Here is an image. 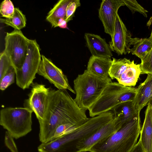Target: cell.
<instances>
[{
	"mask_svg": "<svg viewBox=\"0 0 152 152\" xmlns=\"http://www.w3.org/2000/svg\"><path fill=\"white\" fill-rule=\"evenodd\" d=\"M86 111L80 109L66 90L50 89L43 119L39 121L41 143L53 140L59 125L70 124L79 126L88 119Z\"/></svg>",
	"mask_w": 152,
	"mask_h": 152,
	"instance_id": "6da1fadb",
	"label": "cell"
},
{
	"mask_svg": "<svg viewBox=\"0 0 152 152\" xmlns=\"http://www.w3.org/2000/svg\"><path fill=\"white\" fill-rule=\"evenodd\" d=\"M114 118L110 111L88 118L85 123L70 132L45 143L38 147V152H79L78 147L100 127Z\"/></svg>",
	"mask_w": 152,
	"mask_h": 152,
	"instance_id": "7a4b0ae2",
	"label": "cell"
},
{
	"mask_svg": "<svg viewBox=\"0 0 152 152\" xmlns=\"http://www.w3.org/2000/svg\"><path fill=\"white\" fill-rule=\"evenodd\" d=\"M140 115L111 135L93 146L90 152H132L137 143L141 129Z\"/></svg>",
	"mask_w": 152,
	"mask_h": 152,
	"instance_id": "3957f363",
	"label": "cell"
},
{
	"mask_svg": "<svg viewBox=\"0 0 152 152\" xmlns=\"http://www.w3.org/2000/svg\"><path fill=\"white\" fill-rule=\"evenodd\" d=\"M76 97L74 100L81 109L86 111L97 101L111 79H102L87 69L74 80Z\"/></svg>",
	"mask_w": 152,
	"mask_h": 152,
	"instance_id": "277c9868",
	"label": "cell"
},
{
	"mask_svg": "<svg viewBox=\"0 0 152 152\" xmlns=\"http://www.w3.org/2000/svg\"><path fill=\"white\" fill-rule=\"evenodd\" d=\"M136 90V88L125 86L118 82L109 83L99 98L88 109L90 116L95 117L113 110L122 103L132 101Z\"/></svg>",
	"mask_w": 152,
	"mask_h": 152,
	"instance_id": "5b68a950",
	"label": "cell"
},
{
	"mask_svg": "<svg viewBox=\"0 0 152 152\" xmlns=\"http://www.w3.org/2000/svg\"><path fill=\"white\" fill-rule=\"evenodd\" d=\"M33 111L28 107H7L0 112V124L16 139L32 130Z\"/></svg>",
	"mask_w": 152,
	"mask_h": 152,
	"instance_id": "8992f818",
	"label": "cell"
},
{
	"mask_svg": "<svg viewBox=\"0 0 152 152\" xmlns=\"http://www.w3.org/2000/svg\"><path fill=\"white\" fill-rule=\"evenodd\" d=\"M39 46L35 40L29 39L28 52L21 68L15 72L16 84L23 90L33 83L41 60Z\"/></svg>",
	"mask_w": 152,
	"mask_h": 152,
	"instance_id": "52a82bcc",
	"label": "cell"
},
{
	"mask_svg": "<svg viewBox=\"0 0 152 152\" xmlns=\"http://www.w3.org/2000/svg\"><path fill=\"white\" fill-rule=\"evenodd\" d=\"M4 51L8 56L15 72L20 69L27 55L29 39L19 30L7 32L5 38Z\"/></svg>",
	"mask_w": 152,
	"mask_h": 152,
	"instance_id": "ba28073f",
	"label": "cell"
},
{
	"mask_svg": "<svg viewBox=\"0 0 152 152\" xmlns=\"http://www.w3.org/2000/svg\"><path fill=\"white\" fill-rule=\"evenodd\" d=\"M37 74L48 80L58 90L67 89L75 94V90L70 86L66 76L62 70L43 55H42Z\"/></svg>",
	"mask_w": 152,
	"mask_h": 152,
	"instance_id": "9c48e42d",
	"label": "cell"
},
{
	"mask_svg": "<svg viewBox=\"0 0 152 152\" xmlns=\"http://www.w3.org/2000/svg\"><path fill=\"white\" fill-rule=\"evenodd\" d=\"M135 37L132 38L131 33L117 14L114 31L109 45L111 51L118 55H126L131 53L130 47L133 45Z\"/></svg>",
	"mask_w": 152,
	"mask_h": 152,
	"instance_id": "30bf717a",
	"label": "cell"
},
{
	"mask_svg": "<svg viewBox=\"0 0 152 152\" xmlns=\"http://www.w3.org/2000/svg\"><path fill=\"white\" fill-rule=\"evenodd\" d=\"M31 86L32 88L28 98L25 101L24 106L32 111L39 121L43 119L50 88L37 83H33Z\"/></svg>",
	"mask_w": 152,
	"mask_h": 152,
	"instance_id": "8fae6325",
	"label": "cell"
},
{
	"mask_svg": "<svg viewBox=\"0 0 152 152\" xmlns=\"http://www.w3.org/2000/svg\"><path fill=\"white\" fill-rule=\"evenodd\" d=\"M125 4L122 0H103L99 10V17L104 32L111 37L113 35L116 15L119 8Z\"/></svg>",
	"mask_w": 152,
	"mask_h": 152,
	"instance_id": "7c38bea8",
	"label": "cell"
},
{
	"mask_svg": "<svg viewBox=\"0 0 152 152\" xmlns=\"http://www.w3.org/2000/svg\"><path fill=\"white\" fill-rule=\"evenodd\" d=\"M84 38L86 46L92 56L107 58H111L113 56L109 45L99 36L85 33Z\"/></svg>",
	"mask_w": 152,
	"mask_h": 152,
	"instance_id": "4fadbf2b",
	"label": "cell"
},
{
	"mask_svg": "<svg viewBox=\"0 0 152 152\" xmlns=\"http://www.w3.org/2000/svg\"><path fill=\"white\" fill-rule=\"evenodd\" d=\"M116 131L114 119L100 127L78 147L79 152L89 151L95 145L109 137Z\"/></svg>",
	"mask_w": 152,
	"mask_h": 152,
	"instance_id": "5bb4252c",
	"label": "cell"
},
{
	"mask_svg": "<svg viewBox=\"0 0 152 152\" xmlns=\"http://www.w3.org/2000/svg\"><path fill=\"white\" fill-rule=\"evenodd\" d=\"M113 110L116 131L140 114L135 109L132 101L120 104L115 107Z\"/></svg>",
	"mask_w": 152,
	"mask_h": 152,
	"instance_id": "9a60e30c",
	"label": "cell"
},
{
	"mask_svg": "<svg viewBox=\"0 0 152 152\" xmlns=\"http://www.w3.org/2000/svg\"><path fill=\"white\" fill-rule=\"evenodd\" d=\"M152 98V75L148 74L145 80L137 88L135 97L132 102L134 106L139 113L147 105Z\"/></svg>",
	"mask_w": 152,
	"mask_h": 152,
	"instance_id": "2e32d148",
	"label": "cell"
},
{
	"mask_svg": "<svg viewBox=\"0 0 152 152\" xmlns=\"http://www.w3.org/2000/svg\"><path fill=\"white\" fill-rule=\"evenodd\" d=\"M112 62L111 58L91 56L87 66V70L92 74L104 80L111 78L109 72Z\"/></svg>",
	"mask_w": 152,
	"mask_h": 152,
	"instance_id": "e0dca14e",
	"label": "cell"
},
{
	"mask_svg": "<svg viewBox=\"0 0 152 152\" xmlns=\"http://www.w3.org/2000/svg\"><path fill=\"white\" fill-rule=\"evenodd\" d=\"M139 141L144 152H152V110L148 105Z\"/></svg>",
	"mask_w": 152,
	"mask_h": 152,
	"instance_id": "ac0fdd59",
	"label": "cell"
},
{
	"mask_svg": "<svg viewBox=\"0 0 152 152\" xmlns=\"http://www.w3.org/2000/svg\"><path fill=\"white\" fill-rule=\"evenodd\" d=\"M141 70L140 64L131 61L130 65L117 80L118 82L127 86H134L137 82Z\"/></svg>",
	"mask_w": 152,
	"mask_h": 152,
	"instance_id": "d6986e66",
	"label": "cell"
},
{
	"mask_svg": "<svg viewBox=\"0 0 152 152\" xmlns=\"http://www.w3.org/2000/svg\"><path fill=\"white\" fill-rule=\"evenodd\" d=\"M72 1L59 0L49 12L46 16V20L50 23L52 27H58V23L60 19H65L66 7Z\"/></svg>",
	"mask_w": 152,
	"mask_h": 152,
	"instance_id": "ffe728a7",
	"label": "cell"
},
{
	"mask_svg": "<svg viewBox=\"0 0 152 152\" xmlns=\"http://www.w3.org/2000/svg\"><path fill=\"white\" fill-rule=\"evenodd\" d=\"M131 49V53L141 60L152 49V40L149 38H139L135 37L133 45Z\"/></svg>",
	"mask_w": 152,
	"mask_h": 152,
	"instance_id": "44dd1931",
	"label": "cell"
},
{
	"mask_svg": "<svg viewBox=\"0 0 152 152\" xmlns=\"http://www.w3.org/2000/svg\"><path fill=\"white\" fill-rule=\"evenodd\" d=\"M131 63L130 59L126 58L117 59L113 58L109 75L111 79H119Z\"/></svg>",
	"mask_w": 152,
	"mask_h": 152,
	"instance_id": "7402d4cb",
	"label": "cell"
},
{
	"mask_svg": "<svg viewBox=\"0 0 152 152\" xmlns=\"http://www.w3.org/2000/svg\"><path fill=\"white\" fill-rule=\"evenodd\" d=\"M0 22L10 26L15 29L20 30L26 26V18L25 15L17 7H15L13 16L9 18H0Z\"/></svg>",
	"mask_w": 152,
	"mask_h": 152,
	"instance_id": "603a6c76",
	"label": "cell"
},
{
	"mask_svg": "<svg viewBox=\"0 0 152 152\" xmlns=\"http://www.w3.org/2000/svg\"><path fill=\"white\" fill-rule=\"evenodd\" d=\"M15 71L13 66H10L6 74L0 79V89L5 90L9 86L15 83Z\"/></svg>",
	"mask_w": 152,
	"mask_h": 152,
	"instance_id": "cb8c5ba5",
	"label": "cell"
},
{
	"mask_svg": "<svg viewBox=\"0 0 152 152\" xmlns=\"http://www.w3.org/2000/svg\"><path fill=\"white\" fill-rule=\"evenodd\" d=\"M15 9L12 2L10 0H4L1 4L0 14L3 17L10 18L14 14Z\"/></svg>",
	"mask_w": 152,
	"mask_h": 152,
	"instance_id": "d4e9b609",
	"label": "cell"
},
{
	"mask_svg": "<svg viewBox=\"0 0 152 152\" xmlns=\"http://www.w3.org/2000/svg\"><path fill=\"white\" fill-rule=\"evenodd\" d=\"M141 74L152 75V49L141 60Z\"/></svg>",
	"mask_w": 152,
	"mask_h": 152,
	"instance_id": "484cf974",
	"label": "cell"
},
{
	"mask_svg": "<svg viewBox=\"0 0 152 152\" xmlns=\"http://www.w3.org/2000/svg\"><path fill=\"white\" fill-rule=\"evenodd\" d=\"M123 2L133 14L138 12L142 15L145 17H147L148 11L140 4L136 1L133 0H122Z\"/></svg>",
	"mask_w": 152,
	"mask_h": 152,
	"instance_id": "4316f807",
	"label": "cell"
},
{
	"mask_svg": "<svg viewBox=\"0 0 152 152\" xmlns=\"http://www.w3.org/2000/svg\"><path fill=\"white\" fill-rule=\"evenodd\" d=\"M79 126L70 124H64L59 126L55 131L52 140L70 132Z\"/></svg>",
	"mask_w": 152,
	"mask_h": 152,
	"instance_id": "83f0119b",
	"label": "cell"
},
{
	"mask_svg": "<svg viewBox=\"0 0 152 152\" xmlns=\"http://www.w3.org/2000/svg\"><path fill=\"white\" fill-rule=\"evenodd\" d=\"M12 66L10 59L4 52H1L0 54V79Z\"/></svg>",
	"mask_w": 152,
	"mask_h": 152,
	"instance_id": "f1b7e54d",
	"label": "cell"
},
{
	"mask_svg": "<svg viewBox=\"0 0 152 152\" xmlns=\"http://www.w3.org/2000/svg\"><path fill=\"white\" fill-rule=\"evenodd\" d=\"M80 5L79 0H72L68 4L66 10L65 20L67 23L72 18L77 8Z\"/></svg>",
	"mask_w": 152,
	"mask_h": 152,
	"instance_id": "f546056e",
	"label": "cell"
},
{
	"mask_svg": "<svg viewBox=\"0 0 152 152\" xmlns=\"http://www.w3.org/2000/svg\"><path fill=\"white\" fill-rule=\"evenodd\" d=\"M13 138L9 132L6 131L4 140L5 145L11 152H19Z\"/></svg>",
	"mask_w": 152,
	"mask_h": 152,
	"instance_id": "4dcf8cb0",
	"label": "cell"
},
{
	"mask_svg": "<svg viewBox=\"0 0 152 152\" xmlns=\"http://www.w3.org/2000/svg\"><path fill=\"white\" fill-rule=\"evenodd\" d=\"M67 23L65 19H60L58 21V26L62 28H67Z\"/></svg>",
	"mask_w": 152,
	"mask_h": 152,
	"instance_id": "1f68e13d",
	"label": "cell"
},
{
	"mask_svg": "<svg viewBox=\"0 0 152 152\" xmlns=\"http://www.w3.org/2000/svg\"><path fill=\"white\" fill-rule=\"evenodd\" d=\"M132 152H144L139 141H138Z\"/></svg>",
	"mask_w": 152,
	"mask_h": 152,
	"instance_id": "d6a6232c",
	"label": "cell"
},
{
	"mask_svg": "<svg viewBox=\"0 0 152 152\" xmlns=\"http://www.w3.org/2000/svg\"><path fill=\"white\" fill-rule=\"evenodd\" d=\"M152 22V16L151 17L147 23V25L149 27L151 24ZM150 39L152 40V30L150 35V37H149Z\"/></svg>",
	"mask_w": 152,
	"mask_h": 152,
	"instance_id": "836d02e7",
	"label": "cell"
},
{
	"mask_svg": "<svg viewBox=\"0 0 152 152\" xmlns=\"http://www.w3.org/2000/svg\"><path fill=\"white\" fill-rule=\"evenodd\" d=\"M147 105H149L152 110V98L149 102Z\"/></svg>",
	"mask_w": 152,
	"mask_h": 152,
	"instance_id": "e575fe53",
	"label": "cell"
}]
</instances>
